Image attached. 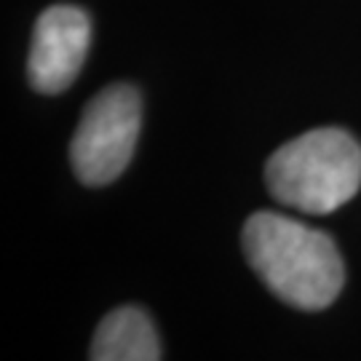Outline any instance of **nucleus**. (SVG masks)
Returning a JSON list of instances; mask_svg holds the SVG:
<instances>
[{
	"instance_id": "1",
	"label": "nucleus",
	"mask_w": 361,
	"mask_h": 361,
	"mask_svg": "<svg viewBox=\"0 0 361 361\" xmlns=\"http://www.w3.org/2000/svg\"><path fill=\"white\" fill-rule=\"evenodd\" d=\"M244 255L262 284L300 310L329 308L345 281L335 241L276 212H257L246 219Z\"/></svg>"
},
{
	"instance_id": "5",
	"label": "nucleus",
	"mask_w": 361,
	"mask_h": 361,
	"mask_svg": "<svg viewBox=\"0 0 361 361\" xmlns=\"http://www.w3.org/2000/svg\"><path fill=\"white\" fill-rule=\"evenodd\" d=\"M161 356L150 316L134 305L107 313L89 350V359L94 361H158Z\"/></svg>"
},
{
	"instance_id": "4",
	"label": "nucleus",
	"mask_w": 361,
	"mask_h": 361,
	"mask_svg": "<svg viewBox=\"0 0 361 361\" xmlns=\"http://www.w3.org/2000/svg\"><path fill=\"white\" fill-rule=\"evenodd\" d=\"M91 46V19L75 6H51L38 16L27 75L40 94H59L78 78Z\"/></svg>"
},
{
	"instance_id": "2",
	"label": "nucleus",
	"mask_w": 361,
	"mask_h": 361,
	"mask_svg": "<svg viewBox=\"0 0 361 361\" xmlns=\"http://www.w3.org/2000/svg\"><path fill=\"white\" fill-rule=\"evenodd\" d=\"M279 204L332 214L361 188V145L343 129H313L279 147L265 169Z\"/></svg>"
},
{
	"instance_id": "3",
	"label": "nucleus",
	"mask_w": 361,
	"mask_h": 361,
	"mask_svg": "<svg viewBox=\"0 0 361 361\" xmlns=\"http://www.w3.org/2000/svg\"><path fill=\"white\" fill-rule=\"evenodd\" d=\"M140 129V91L126 83H116L99 91L86 104L70 145V161L78 180L91 188L118 180L134 155Z\"/></svg>"
}]
</instances>
